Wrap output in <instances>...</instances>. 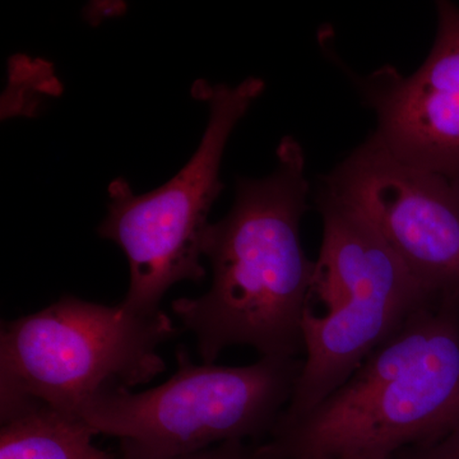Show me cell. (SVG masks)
I'll return each mask as SVG.
<instances>
[{
	"label": "cell",
	"mask_w": 459,
	"mask_h": 459,
	"mask_svg": "<svg viewBox=\"0 0 459 459\" xmlns=\"http://www.w3.org/2000/svg\"><path fill=\"white\" fill-rule=\"evenodd\" d=\"M276 155L268 177L238 180L231 210L205 231L202 253L212 267L211 289L172 301L204 364H213L230 346L253 347L262 358L305 353L304 316L316 265L300 240L309 183L294 137L282 138Z\"/></svg>",
	"instance_id": "1"
},
{
	"label": "cell",
	"mask_w": 459,
	"mask_h": 459,
	"mask_svg": "<svg viewBox=\"0 0 459 459\" xmlns=\"http://www.w3.org/2000/svg\"><path fill=\"white\" fill-rule=\"evenodd\" d=\"M459 427V300L413 314L300 418L279 420L263 459H392Z\"/></svg>",
	"instance_id": "2"
},
{
	"label": "cell",
	"mask_w": 459,
	"mask_h": 459,
	"mask_svg": "<svg viewBox=\"0 0 459 459\" xmlns=\"http://www.w3.org/2000/svg\"><path fill=\"white\" fill-rule=\"evenodd\" d=\"M316 204L323 241L312 300H322L327 312L305 313L303 370L282 421L314 409L413 314L442 300L420 285L364 214L322 188Z\"/></svg>",
	"instance_id": "3"
},
{
	"label": "cell",
	"mask_w": 459,
	"mask_h": 459,
	"mask_svg": "<svg viewBox=\"0 0 459 459\" xmlns=\"http://www.w3.org/2000/svg\"><path fill=\"white\" fill-rule=\"evenodd\" d=\"M178 331L164 312H133L74 296L2 325L0 403L35 401L65 415L108 392L164 373L159 347Z\"/></svg>",
	"instance_id": "4"
},
{
	"label": "cell",
	"mask_w": 459,
	"mask_h": 459,
	"mask_svg": "<svg viewBox=\"0 0 459 459\" xmlns=\"http://www.w3.org/2000/svg\"><path fill=\"white\" fill-rule=\"evenodd\" d=\"M178 370L140 394L108 392L80 418L117 437L123 459H175L271 434L294 394L304 359L261 358L247 367L197 365L178 350Z\"/></svg>",
	"instance_id": "5"
},
{
	"label": "cell",
	"mask_w": 459,
	"mask_h": 459,
	"mask_svg": "<svg viewBox=\"0 0 459 459\" xmlns=\"http://www.w3.org/2000/svg\"><path fill=\"white\" fill-rule=\"evenodd\" d=\"M263 90L264 82L256 77L238 86L199 81L193 93L208 102L210 117L188 164L146 195H135L123 178L111 181L108 216L98 232L128 259L131 282L124 307L137 313L160 312L162 298L175 283L204 279L202 246L211 208L223 189L220 166L226 143Z\"/></svg>",
	"instance_id": "6"
},
{
	"label": "cell",
	"mask_w": 459,
	"mask_h": 459,
	"mask_svg": "<svg viewBox=\"0 0 459 459\" xmlns=\"http://www.w3.org/2000/svg\"><path fill=\"white\" fill-rule=\"evenodd\" d=\"M320 188L364 214L429 294L459 300V179L411 164L373 133Z\"/></svg>",
	"instance_id": "7"
},
{
	"label": "cell",
	"mask_w": 459,
	"mask_h": 459,
	"mask_svg": "<svg viewBox=\"0 0 459 459\" xmlns=\"http://www.w3.org/2000/svg\"><path fill=\"white\" fill-rule=\"evenodd\" d=\"M433 49L415 74L383 66L360 80L374 134L411 164L459 179V8L437 2Z\"/></svg>",
	"instance_id": "8"
},
{
	"label": "cell",
	"mask_w": 459,
	"mask_h": 459,
	"mask_svg": "<svg viewBox=\"0 0 459 459\" xmlns=\"http://www.w3.org/2000/svg\"><path fill=\"white\" fill-rule=\"evenodd\" d=\"M96 433L77 416L21 401L2 406L0 459H123L93 444Z\"/></svg>",
	"instance_id": "9"
},
{
	"label": "cell",
	"mask_w": 459,
	"mask_h": 459,
	"mask_svg": "<svg viewBox=\"0 0 459 459\" xmlns=\"http://www.w3.org/2000/svg\"><path fill=\"white\" fill-rule=\"evenodd\" d=\"M392 459H459V427L434 442L402 449Z\"/></svg>",
	"instance_id": "10"
},
{
	"label": "cell",
	"mask_w": 459,
	"mask_h": 459,
	"mask_svg": "<svg viewBox=\"0 0 459 459\" xmlns=\"http://www.w3.org/2000/svg\"><path fill=\"white\" fill-rule=\"evenodd\" d=\"M175 459H263L258 446L252 448L244 442H228L211 446L204 451L192 453Z\"/></svg>",
	"instance_id": "11"
}]
</instances>
